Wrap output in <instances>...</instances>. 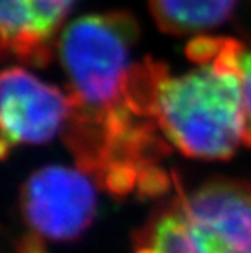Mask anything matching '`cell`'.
Instances as JSON below:
<instances>
[{
    "mask_svg": "<svg viewBox=\"0 0 251 253\" xmlns=\"http://www.w3.org/2000/svg\"><path fill=\"white\" fill-rule=\"evenodd\" d=\"M139 36L134 15L111 10L72 21L57 44L71 98L61 137L77 169L114 199L157 198L175 186L165 169L173 147L134 72Z\"/></svg>",
    "mask_w": 251,
    "mask_h": 253,
    "instance_id": "6da1fadb",
    "label": "cell"
},
{
    "mask_svg": "<svg viewBox=\"0 0 251 253\" xmlns=\"http://www.w3.org/2000/svg\"><path fill=\"white\" fill-rule=\"evenodd\" d=\"M243 47L230 36L199 35L184 51L193 69L172 74L160 64L153 116L173 150L197 160H227L243 145Z\"/></svg>",
    "mask_w": 251,
    "mask_h": 253,
    "instance_id": "7a4b0ae2",
    "label": "cell"
},
{
    "mask_svg": "<svg viewBox=\"0 0 251 253\" xmlns=\"http://www.w3.org/2000/svg\"><path fill=\"white\" fill-rule=\"evenodd\" d=\"M132 253H251V183L211 178L170 198L132 235Z\"/></svg>",
    "mask_w": 251,
    "mask_h": 253,
    "instance_id": "3957f363",
    "label": "cell"
},
{
    "mask_svg": "<svg viewBox=\"0 0 251 253\" xmlns=\"http://www.w3.org/2000/svg\"><path fill=\"white\" fill-rule=\"evenodd\" d=\"M98 190L97 183L77 167L46 165L21 186V216L30 232L42 240L73 242L95 222Z\"/></svg>",
    "mask_w": 251,
    "mask_h": 253,
    "instance_id": "277c9868",
    "label": "cell"
},
{
    "mask_svg": "<svg viewBox=\"0 0 251 253\" xmlns=\"http://www.w3.org/2000/svg\"><path fill=\"white\" fill-rule=\"evenodd\" d=\"M71 98L28 69L12 66L2 72L0 84V154L7 159L21 145H41L62 134Z\"/></svg>",
    "mask_w": 251,
    "mask_h": 253,
    "instance_id": "5b68a950",
    "label": "cell"
},
{
    "mask_svg": "<svg viewBox=\"0 0 251 253\" xmlns=\"http://www.w3.org/2000/svg\"><path fill=\"white\" fill-rule=\"evenodd\" d=\"M78 0H0L5 56L26 66L46 67L57 52L64 23Z\"/></svg>",
    "mask_w": 251,
    "mask_h": 253,
    "instance_id": "8992f818",
    "label": "cell"
},
{
    "mask_svg": "<svg viewBox=\"0 0 251 253\" xmlns=\"http://www.w3.org/2000/svg\"><path fill=\"white\" fill-rule=\"evenodd\" d=\"M155 26L170 36H199L232 17L237 0H147Z\"/></svg>",
    "mask_w": 251,
    "mask_h": 253,
    "instance_id": "52a82bcc",
    "label": "cell"
},
{
    "mask_svg": "<svg viewBox=\"0 0 251 253\" xmlns=\"http://www.w3.org/2000/svg\"><path fill=\"white\" fill-rule=\"evenodd\" d=\"M240 79H242L243 108H245V132L243 145L251 147V47L245 44L240 56Z\"/></svg>",
    "mask_w": 251,
    "mask_h": 253,
    "instance_id": "ba28073f",
    "label": "cell"
}]
</instances>
